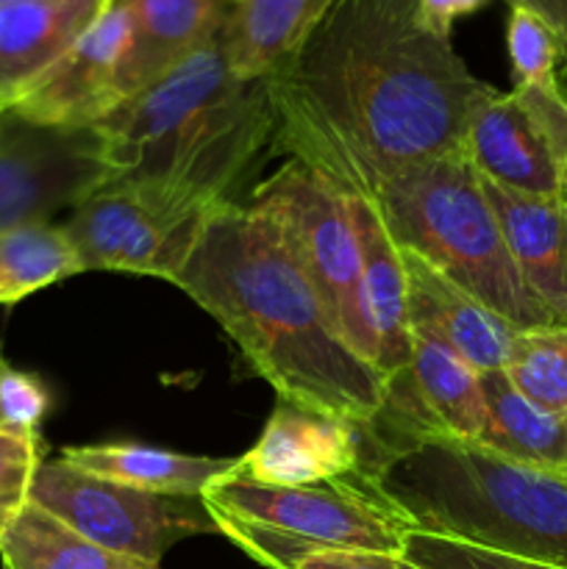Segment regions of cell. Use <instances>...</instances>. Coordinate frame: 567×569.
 <instances>
[{"label":"cell","mask_w":567,"mask_h":569,"mask_svg":"<svg viewBox=\"0 0 567 569\" xmlns=\"http://www.w3.org/2000/svg\"><path fill=\"white\" fill-rule=\"evenodd\" d=\"M265 81L276 148L361 200L398 172L461 150L495 92L422 20L420 0H334Z\"/></svg>","instance_id":"6da1fadb"},{"label":"cell","mask_w":567,"mask_h":569,"mask_svg":"<svg viewBox=\"0 0 567 569\" xmlns=\"http://www.w3.org/2000/svg\"><path fill=\"white\" fill-rule=\"evenodd\" d=\"M233 339L278 400L370 422L387 381L345 342L278 228L253 206L228 203L176 281Z\"/></svg>","instance_id":"7a4b0ae2"},{"label":"cell","mask_w":567,"mask_h":569,"mask_svg":"<svg viewBox=\"0 0 567 569\" xmlns=\"http://www.w3.org/2000/svg\"><path fill=\"white\" fill-rule=\"evenodd\" d=\"M92 128L111 178L203 203H231V189L272 139L276 111L267 81L233 76L226 22L176 70L122 100Z\"/></svg>","instance_id":"3957f363"},{"label":"cell","mask_w":567,"mask_h":569,"mask_svg":"<svg viewBox=\"0 0 567 569\" xmlns=\"http://www.w3.org/2000/svg\"><path fill=\"white\" fill-rule=\"evenodd\" d=\"M361 476L415 531L567 569V472L428 439L378 456Z\"/></svg>","instance_id":"277c9868"},{"label":"cell","mask_w":567,"mask_h":569,"mask_svg":"<svg viewBox=\"0 0 567 569\" xmlns=\"http://www.w3.org/2000/svg\"><path fill=\"white\" fill-rule=\"evenodd\" d=\"M367 203L398 248L426 259L506 322H556L517 272L481 176L461 150L398 172Z\"/></svg>","instance_id":"5b68a950"},{"label":"cell","mask_w":567,"mask_h":569,"mask_svg":"<svg viewBox=\"0 0 567 569\" xmlns=\"http://www.w3.org/2000/svg\"><path fill=\"white\" fill-rule=\"evenodd\" d=\"M217 533L267 569H295L320 550L404 553L411 522L361 476L317 487H265L237 470L200 495Z\"/></svg>","instance_id":"8992f818"},{"label":"cell","mask_w":567,"mask_h":569,"mask_svg":"<svg viewBox=\"0 0 567 569\" xmlns=\"http://www.w3.org/2000/svg\"><path fill=\"white\" fill-rule=\"evenodd\" d=\"M222 206L228 203H203L109 178L70 211L61 228L83 272H131L176 283Z\"/></svg>","instance_id":"52a82bcc"},{"label":"cell","mask_w":567,"mask_h":569,"mask_svg":"<svg viewBox=\"0 0 567 569\" xmlns=\"http://www.w3.org/2000/svg\"><path fill=\"white\" fill-rule=\"evenodd\" d=\"M250 206L278 228L295 264L320 295L337 331L356 350L361 233L354 194L334 187L304 161L289 159L276 176L256 187Z\"/></svg>","instance_id":"ba28073f"},{"label":"cell","mask_w":567,"mask_h":569,"mask_svg":"<svg viewBox=\"0 0 567 569\" xmlns=\"http://www.w3.org/2000/svg\"><path fill=\"white\" fill-rule=\"evenodd\" d=\"M31 503L111 553L159 565L172 545L217 533L200 498H170L87 476L61 459L42 461Z\"/></svg>","instance_id":"9c48e42d"},{"label":"cell","mask_w":567,"mask_h":569,"mask_svg":"<svg viewBox=\"0 0 567 569\" xmlns=\"http://www.w3.org/2000/svg\"><path fill=\"white\" fill-rule=\"evenodd\" d=\"M461 153L478 176L537 198L567 194V89L559 78L495 89L472 114Z\"/></svg>","instance_id":"30bf717a"},{"label":"cell","mask_w":567,"mask_h":569,"mask_svg":"<svg viewBox=\"0 0 567 569\" xmlns=\"http://www.w3.org/2000/svg\"><path fill=\"white\" fill-rule=\"evenodd\" d=\"M111 178L94 128H56L0 111V231L48 226Z\"/></svg>","instance_id":"8fae6325"},{"label":"cell","mask_w":567,"mask_h":569,"mask_svg":"<svg viewBox=\"0 0 567 569\" xmlns=\"http://www.w3.org/2000/svg\"><path fill=\"white\" fill-rule=\"evenodd\" d=\"M131 39L126 0H111L70 53L11 109L26 120L56 128H92L122 103L120 64Z\"/></svg>","instance_id":"7c38bea8"},{"label":"cell","mask_w":567,"mask_h":569,"mask_svg":"<svg viewBox=\"0 0 567 569\" xmlns=\"http://www.w3.org/2000/svg\"><path fill=\"white\" fill-rule=\"evenodd\" d=\"M361 422L278 400L265 431L239 459V472L265 487H317L361 476Z\"/></svg>","instance_id":"4fadbf2b"},{"label":"cell","mask_w":567,"mask_h":569,"mask_svg":"<svg viewBox=\"0 0 567 569\" xmlns=\"http://www.w3.org/2000/svg\"><path fill=\"white\" fill-rule=\"evenodd\" d=\"M400 250L406 272V311L411 337L428 339L484 372L504 370L511 339L520 328L484 306L411 250Z\"/></svg>","instance_id":"5bb4252c"},{"label":"cell","mask_w":567,"mask_h":569,"mask_svg":"<svg viewBox=\"0 0 567 569\" xmlns=\"http://www.w3.org/2000/svg\"><path fill=\"white\" fill-rule=\"evenodd\" d=\"M356 220H359L361 233L356 353L389 383L409 367L411 339H415L409 328V311H406L404 261L378 211L361 198H356Z\"/></svg>","instance_id":"9a60e30c"},{"label":"cell","mask_w":567,"mask_h":569,"mask_svg":"<svg viewBox=\"0 0 567 569\" xmlns=\"http://www.w3.org/2000/svg\"><path fill=\"white\" fill-rule=\"evenodd\" d=\"M109 6L111 0H22L0 6V111L20 103Z\"/></svg>","instance_id":"2e32d148"},{"label":"cell","mask_w":567,"mask_h":569,"mask_svg":"<svg viewBox=\"0 0 567 569\" xmlns=\"http://www.w3.org/2000/svg\"><path fill=\"white\" fill-rule=\"evenodd\" d=\"M511 261L539 303L567 322V198L511 192L481 176Z\"/></svg>","instance_id":"e0dca14e"},{"label":"cell","mask_w":567,"mask_h":569,"mask_svg":"<svg viewBox=\"0 0 567 569\" xmlns=\"http://www.w3.org/2000/svg\"><path fill=\"white\" fill-rule=\"evenodd\" d=\"M131 39L120 64L122 100L148 89L209 42L237 0H126Z\"/></svg>","instance_id":"ac0fdd59"},{"label":"cell","mask_w":567,"mask_h":569,"mask_svg":"<svg viewBox=\"0 0 567 569\" xmlns=\"http://www.w3.org/2000/svg\"><path fill=\"white\" fill-rule=\"evenodd\" d=\"M59 459L87 476L170 498H200L211 481L228 476L239 465V459L187 456L137 442L78 445L61 450Z\"/></svg>","instance_id":"d6986e66"},{"label":"cell","mask_w":567,"mask_h":569,"mask_svg":"<svg viewBox=\"0 0 567 569\" xmlns=\"http://www.w3.org/2000/svg\"><path fill=\"white\" fill-rule=\"evenodd\" d=\"M334 0H237L228 20V61L242 81L276 76Z\"/></svg>","instance_id":"ffe728a7"},{"label":"cell","mask_w":567,"mask_h":569,"mask_svg":"<svg viewBox=\"0 0 567 569\" xmlns=\"http://www.w3.org/2000/svg\"><path fill=\"white\" fill-rule=\"evenodd\" d=\"M487 422L478 439L484 450L515 465L567 472V417H556L523 398L504 372H484Z\"/></svg>","instance_id":"44dd1931"},{"label":"cell","mask_w":567,"mask_h":569,"mask_svg":"<svg viewBox=\"0 0 567 569\" xmlns=\"http://www.w3.org/2000/svg\"><path fill=\"white\" fill-rule=\"evenodd\" d=\"M0 561L3 569H161L98 548L37 503H28L0 533Z\"/></svg>","instance_id":"7402d4cb"},{"label":"cell","mask_w":567,"mask_h":569,"mask_svg":"<svg viewBox=\"0 0 567 569\" xmlns=\"http://www.w3.org/2000/svg\"><path fill=\"white\" fill-rule=\"evenodd\" d=\"M78 272L83 267L61 226L48 222L0 231V306L20 303Z\"/></svg>","instance_id":"603a6c76"},{"label":"cell","mask_w":567,"mask_h":569,"mask_svg":"<svg viewBox=\"0 0 567 569\" xmlns=\"http://www.w3.org/2000/svg\"><path fill=\"white\" fill-rule=\"evenodd\" d=\"M500 372L534 406L567 417V322L520 328Z\"/></svg>","instance_id":"cb8c5ba5"},{"label":"cell","mask_w":567,"mask_h":569,"mask_svg":"<svg viewBox=\"0 0 567 569\" xmlns=\"http://www.w3.org/2000/svg\"><path fill=\"white\" fill-rule=\"evenodd\" d=\"M506 50H509L515 83H543L559 78V67L565 61L561 39L537 11L526 6H509Z\"/></svg>","instance_id":"d4e9b609"},{"label":"cell","mask_w":567,"mask_h":569,"mask_svg":"<svg viewBox=\"0 0 567 569\" xmlns=\"http://www.w3.org/2000/svg\"><path fill=\"white\" fill-rule=\"evenodd\" d=\"M42 461L39 433L0 426V533L31 503L33 478Z\"/></svg>","instance_id":"484cf974"},{"label":"cell","mask_w":567,"mask_h":569,"mask_svg":"<svg viewBox=\"0 0 567 569\" xmlns=\"http://www.w3.org/2000/svg\"><path fill=\"white\" fill-rule=\"evenodd\" d=\"M400 559L415 569H561L534 565V561L495 553V550L472 548V545L454 542V539L434 537V533L422 531H411L406 537Z\"/></svg>","instance_id":"4316f807"},{"label":"cell","mask_w":567,"mask_h":569,"mask_svg":"<svg viewBox=\"0 0 567 569\" xmlns=\"http://www.w3.org/2000/svg\"><path fill=\"white\" fill-rule=\"evenodd\" d=\"M48 409L50 389L42 378L20 370L0 356V426L39 433Z\"/></svg>","instance_id":"83f0119b"},{"label":"cell","mask_w":567,"mask_h":569,"mask_svg":"<svg viewBox=\"0 0 567 569\" xmlns=\"http://www.w3.org/2000/svg\"><path fill=\"white\" fill-rule=\"evenodd\" d=\"M295 569H404V561L372 550H320L298 561Z\"/></svg>","instance_id":"f1b7e54d"},{"label":"cell","mask_w":567,"mask_h":569,"mask_svg":"<svg viewBox=\"0 0 567 569\" xmlns=\"http://www.w3.org/2000/svg\"><path fill=\"white\" fill-rule=\"evenodd\" d=\"M489 0H420V14L442 37H450L456 20L481 11Z\"/></svg>","instance_id":"f546056e"},{"label":"cell","mask_w":567,"mask_h":569,"mask_svg":"<svg viewBox=\"0 0 567 569\" xmlns=\"http://www.w3.org/2000/svg\"><path fill=\"white\" fill-rule=\"evenodd\" d=\"M509 6H526V9L537 11L543 20L550 22L556 33L561 39V50H565V61H561V70L567 72V0H506Z\"/></svg>","instance_id":"4dcf8cb0"},{"label":"cell","mask_w":567,"mask_h":569,"mask_svg":"<svg viewBox=\"0 0 567 569\" xmlns=\"http://www.w3.org/2000/svg\"><path fill=\"white\" fill-rule=\"evenodd\" d=\"M9 3H22V0H0V6H9Z\"/></svg>","instance_id":"1f68e13d"},{"label":"cell","mask_w":567,"mask_h":569,"mask_svg":"<svg viewBox=\"0 0 567 569\" xmlns=\"http://www.w3.org/2000/svg\"><path fill=\"white\" fill-rule=\"evenodd\" d=\"M400 561H404V559H400ZM404 569H415V567H409V565H406V561H404Z\"/></svg>","instance_id":"d6a6232c"},{"label":"cell","mask_w":567,"mask_h":569,"mask_svg":"<svg viewBox=\"0 0 567 569\" xmlns=\"http://www.w3.org/2000/svg\"><path fill=\"white\" fill-rule=\"evenodd\" d=\"M565 198H567V194H565Z\"/></svg>","instance_id":"836d02e7"}]
</instances>
